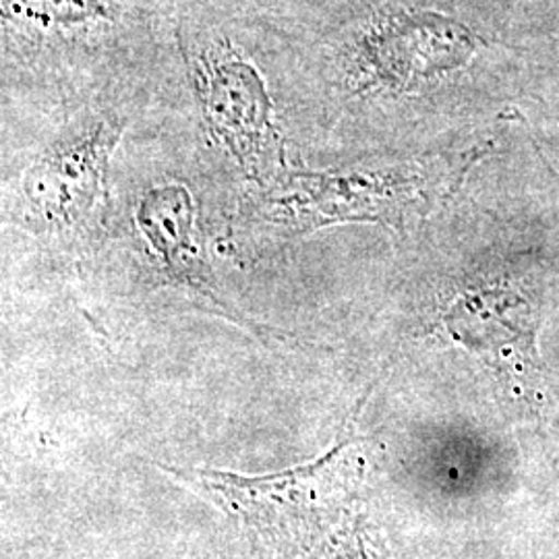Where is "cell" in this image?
Wrapping results in <instances>:
<instances>
[{"label": "cell", "instance_id": "cell-1", "mask_svg": "<svg viewBox=\"0 0 559 559\" xmlns=\"http://www.w3.org/2000/svg\"><path fill=\"white\" fill-rule=\"evenodd\" d=\"M336 454L274 479H198L239 514L260 554L272 559H385L388 547L362 503L359 477H344L350 464Z\"/></svg>", "mask_w": 559, "mask_h": 559}, {"label": "cell", "instance_id": "cell-2", "mask_svg": "<svg viewBox=\"0 0 559 559\" xmlns=\"http://www.w3.org/2000/svg\"><path fill=\"white\" fill-rule=\"evenodd\" d=\"M338 55L360 90L404 92L462 69L479 50L464 21L436 9L383 7L338 32Z\"/></svg>", "mask_w": 559, "mask_h": 559}, {"label": "cell", "instance_id": "cell-3", "mask_svg": "<svg viewBox=\"0 0 559 559\" xmlns=\"http://www.w3.org/2000/svg\"><path fill=\"white\" fill-rule=\"evenodd\" d=\"M180 52L198 90L201 110L214 138L242 166H258L276 133L272 100L255 62L224 21L180 15L175 27Z\"/></svg>", "mask_w": 559, "mask_h": 559}, {"label": "cell", "instance_id": "cell-4", "mask_svg": "<svg viewBox=\"0 0 559 559\" xmlns=\"http://www.w3.org/2000/svg\"><path fill=\"white\" fill-rule=\"evenodd\" d=\"M473 154L454 160H427L342 175H300L284 205L313 222L362 221L404 226L427 216L464 177Z\"/></svg>", "mask_w": 559, "mask_h": 559}, {"label": "cell", "instance_id": "cell-5", "mask_svg": "<svg viewBox=\"0 0 559 559\" xmlns=\"http://www.w3.org/2000/svg\"><path fill=\"white\" fill-rule=\"evenodd\" d=\"M117 140L119 129L104 122L62 143L27 173L23 193L44 221L73 226L92 212L104 189L108 158Z\"/></svg>", "mask_w": 559, "mask_h": 559}, {"label": "cell", "instance_id": "cell-6", "mask_svg": "<svg viewBox=\"0 0 559 559\" xmlns=\"http://www.w3.org/2000/svg\"><path fill=\"white\" fill-rule=\"evenodd\" d=\"M131 0H2L4 34L29 48L110 36L133 17Z\"/></svg>", "mask_w": 559, "mask_h": 559}, {"label": "cell", "instance_id": "cell-7", "mask_svg": "<svg viewBox=\"0 0 559 559\" xmlns=\"http://www.w3.org/2000/svg\"><path fill=\"white\" fill-rule=\"evenodd\" d=\"M193 201L185 187L166 185L145 193L138 210V222L143 235L160 253L162 261L177 272L182 255L191 249Z\"/></svg>", "mask_w": 559, "mask_h": 559}]
</instances>
